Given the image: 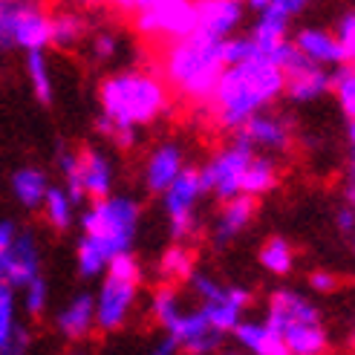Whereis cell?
<instances>
[{
	"label": "cell",
	"instance_id": "1",
	"mask_svg": "<svg viewBox=\"0 0 355 355\" xmlns=\"http://www.w3.org/2000/svg\"><path fill=\"white\" fill-rule=\"evenodd\" d=\"M283 81H286L283 67L269 58H248L232 64L220 73L214 93L208 96L202 110L211 116L217 130L234 133L245 119L269 110L283 96Z\"/></svg>",
	"mask_w": 355,
	"mask_h": 355
},
{
	"label": "cell",
	"instance_id": "2",
	"mask_svg": "<svg viewBox=\"0 0 355 355\" xmlns=\"http://www.w3.org/2000/svg\"><path fill=\"white\" fill-rule=\"evenodd\" d=\"M141 225V205L133 197L107 193L81 214V240L76 243V269L78 277L96 280L104 275L107 263L121 254L133 252Z\"/></svg>",
	"mask_w": 355,
	"mask_h": 355
},
{
	"label": "cell",
	"instance_id": "3",
	"mask_svg": "<svg viewBox=\"0 0 355 355\" xmlns=\"http://www.w3.org/2000/svg\"><path fill=\"white\" fill-rule=\"evenodd\" d=\"M98 107L110 121L139 130L171 110V87L156 73L124 69L98 84Z\"/></svg>",
	"mask_w": 355,
	"mask_h": 355
},
{
	"label": "cell",
	"instance_id": "4",
	"mask_svg": "<svg viewBox=\"0 0 355 355\" xmlns=\"http://www.w3.org/2000/svg\"><path fill=\"white\" fill-rule=\"evenodd\" d=\"M225 69L223 61V41L205 38L200 32H191L185 38L168 41L162 55V78L171 90L191 101L202 104L214 93V84Z\"/></svg>",
	"mask_w": 355,
	"mask_h": 355
},
{
	"label": "cell",
	"instance_id": "5",
	"mask_svg": "<svg viewBox=\"0 0 355 355\" xmlns=\"http://www.w3.org/2000/svg\"><path fill=\"white\" fill-rule=\"evenodd\" d=\"M141 286V263L133 252L116 254L101 275V286L96 297V329L101 332H119L130 321V312L136 306Z\"/></svg>",
	"mask_w": 355,
	"mask_h": 355
},
{
	"label": "cell",
	"instance_id": "6",
	"mask_svg": "<svg viewBox=\"0 0 355 355\" xmlns=\"http://www.w3.org/2000/svg\"><path fill=\"white\" fill-rule=\"evenodd\" d=\"M49 12L38 0H0V52L46 49Z\"/></svg>",
	"mask_w": 355,
	"mask_h": 355
},
{
	"label": "cell",
	"instance_id": "7",
	"mask_svg": "<svg viewBox=\"0 0 355 355\" xmlns=\"http://www.w3.org/2000/svg\"><path fill=\"white\" fill-rule=\"evenodd\" d=\"M159 197H162L165 214H168V234H171V240L188 243V240L197 237V228H200L197 205L205 197L202 182H200V168L185 165L180 173H176V180L162 193H159Z\"/></svg>",
	"mask_w": 355,
	"mask_h": 355
},
{
	"label": "cell",
	"instance_id": "8",
	"mask_svg": "<svg viewBox=\"0 0 355 355\" xmlns=\"http://www.w3.org/2000/svg\"><path fill=\"white\" fill-rule=\"evenodd\" d=\"M252 156H254V148L234 136V141H228V145H223L217 153H211V159L200 168L202 191L211 193L217 202L237 197L245 165H248Z\"/></svg>",
	"mask_w": 355,
	"mask_h": 355
},
{
	"label": "cell",
	"instance_id": "9",
	"mask_svg": "<svg viewBox=\"0 0 355 355\" xmlns=\"http://www.w3.org/2000/svg\"><path fill=\"white\" fill-rule=\"evenodd\" d=\"M133 26L141 38L168 44L193 32L197 9H193V0H153L148 9L133 15Z\"/></svg>",
	"mask_w": 355,
	"mask_h": 355
},
{
	"label": "cell",
	"instance_id": "10",
	"mask_svg": "<svg viewBox=\"0 0 355 355\" xmlns=\"http://www.w3.org/2000/svg\"><path fill=\"white\" fill-rule=\"evenodd\" d=\"M162 329H165L168 338H173L180 352H191V355H214L225 344V332L211 327V321L200 306L197 309H180Z\"/></svg>",
	"mask_w": 355,
	"mask_h": 355
},
{
	"label": "cell",
	"instance_id": "11",
	"mask_svg": "<svg viewBox=\"0 0 355 355\" xmlns=\"http://www.w3.org/2000/svg\"><path fill=\"white\" fill-rule=\"evenodd\" d=\"M38 275H44V254L38 234L32 228H17L9 248L0 252V283H6V286L17 292L24 283H29Z\"/></svg>",
	"mask_w": 355,
	"mask_h": 355
},
{
	"label": "cell",
	"instance_id": "12",
	"mask_svg": "<svg viewBox=\"0 0 355 355\" xmlns=\"http://www.w3.org/2000/svg\"><path fill=\"white\" fill-rule=\"evenodd\" d=\"M283 76H286V81H283V96L295 104H312V101L332 93L329 67L312 64L300 55V52H295V58L286 64Z\"/></svg>",
	"mask_w": 355,
	"mask_h": 355
},
{
	"label": "cell",
	"instance_id": "13",
	"mask_svg": "<svg viewBox=\"0 0 355 355\" xmlns=\"http://www.w3.org/2000/svg\"><path fill=\"white\" fill-rule=\"evenodd\" d=\"M234 136L240 141H245V145H252L254 150L272 153V156L286 153L292 148V141H295L289 119H283L277 113H269V110H260L252 119H245L234 130Z\"/></svg>",
	"mask_w": 355,
	"mask_h": 355
},
{
	"label": "cell",
	"instance_id": "14",
	"mask_svg": "<svg viewBox=\"0 0 355 355\" xmlns=\"http://www.w3.org/2000/svg\"><path fill=\"white\" fill-rule=\"evenodd\" d=\"M193 9H197L193 32L217 41H225L228 35L240 32V24L245 21L243 0H193Z\"/></svg>",
	"mask_w": 355,
	"mask_h": 355
},
{
	"label": "cell",
	"instance_id": "15",
	"mask_svg": "<svg viewBox=\"0 0 355 355\" xmlns=\"http://www.w3.org/2000/svg\"><path fill=\"white\" fill-rule=\"evenodd\" d=\"M266 321L283 332L292 324H321V309L297 289H275L269 295Z\"/></svg>",
	"mask_w": 355,
	"mask_h": 355
},
{
	"label": "cell",
	"instance_id": "16",
	"mask_svg": "<svg viewBox=\"0 0 355 355\" xmlns=\"http://www.w3.org/2000/svg\"><path fill=\"white\" fill-rule=\"evenodd\" d=\"M185 165L188 162H185V150L180 141H162V145H156L145 162V173H141L145 188L150 193H162Z\"/></svg>",
	"mask_w": 355,
	"mask_h": 355
},
{
	"label": "cell",
	"instance_id": "17",
	"mask_svg": "<svg viewBox=\"0 0 355 355\" xmlns=\"http://www.w3.org/2000/svg\"><path fill=\"white\" fill-rule=\"evenodd\" d=\"M220 217H217V225H214V245L217 248H225L232 245L248 225L254 223L257 217V200L248 197V193H237V197L220 202Z\"/></svg>",
	"mask_w": 355,
	"mask_h": 355
},
{
	"label": "cell",
	"instance_id": "18",
	"mask_svg": "<svg viewBox=\"0 0 355 355\" xmlns=\"http://www.w3.org/2000/svg\"><path fill=\"white\" fill-rule=\"evenodd\" d=\"M292 46L312 64H321V67H341L347 64V52L341 46V41L335 38L332 32L327 29H318V26H304L295 32Z\"/></svg>",
	"mask_w": 355,
	"mask_h": 355
},
{
	"label": "cell",
	"instance_id": "19",
	"mask_svg": "<svg viewBox=\"0 0 355 355\" xmlns=\"http://www.w3.org/2000/svg\"><path fill=\"white\" fill-rule=\"evenodd\" d=\"M78 176L87 200H101L113 193V182H116V168L110 162V156L98 150V148H84L78 150Z\"/></svg>",
	"mask_w": 355,
	"mask_h": 355
},
{
	"label": "cell",
	"instance_id": "20",
	"mask_svg": "<svg viewBox=\"0 0 355 355\" xmlns=\"http://www.w3.org/2000/svg\"><path fill=\"white\" fill-rule=\"evenodd\" d=\"M55 329L64 341H87L96 329V297L90 292H78L69 304L55 315Z\"/></svg>",
	"mask_w": 355,
	"mask_h": 355
},
{
	"label": "cell",
	"instance_id": "21",
	"mask_svg": "<svg viewBox=\"0 0 355 355\" xmlns=\"http://www.w3.org/2000/svg\"><path fill=\"white\" fill-rule=\"evenodd\" d=\"M232 338L252 355H286L283 332L275 329L269 321L260 318H240V324L232 329Z\"/></svg>",
	"mask_w": 355,
	"mask_h": 355
},
{
	"label": "cell",
	"instance_id": "22",
	"mask_svg": "<svg viewBox=\"0 0 355 355\" xmlns=\"http://www.w3.org/2000/svg\"><path fill=\"white\" fill-rule=\"evenodd\" d=\"M252 300H254L252 289H245V286H225L223 297L211 300V304H200V309L205 312L211 327L225 332V335H232V329L240 324V318L245 315V309L252 306Z\"/></svg>",
	"mask_w": 355,
	"mask_h": 355
},
{
	"label": "cell",
	"instance_id": "23",
	"mask_svg": "<svg viewBox=\"0 0 355 355\" xmlns=\"http://www.w3.org/2000/svg\"><path fill=\"white\" fill-rule=\"evenodd\" d=\"M49 173L38 165H24L17 168L12 176H9V191L15 202L26 208V211H41V202L46 197V188H49Z\"/></svg>",
	"mask_w": 355,
	"mask_h": 355
},
{
	"label": "cell",
	"instance_id": "24",
	"mask_svg": "<svg viewBox=\"0 0 355 355\" xmlns=\"http://www.w3.org/2000/svg\"><path fill=\"white\" fill-rule=\"evenodd\" d=\"M280 185V165L272 153H260L254 150V156L248 159L245 173H243V182H240V193H248V197H266Z\"/></svg>",
	"mask_w": 355,
	"mask_h": 355
},
{
	"label": "cell",
	"instance_id": "25",
	"mask_svg": "<svg viewBox=\"0 0 355 355\" xmlns=\"http://www.w3.org/2000/svg\"><path fill=\"white\" fill-rule=\"evenodd\" d=\"M286 355H324L329 349V335L321 324H292L283 329Z\"/></svg>",
	"mask_w": 355,
	"mask_h": 355
},
{
	"label": "cell",
	"instance_id": "26",
	"mask_svg": "<svg viewBox=\"0 0 355 355\" xmlns=\"http://www.w3.org/2000/svg\"><path fill=\"white\" fill-rule=\"evenodd\" d=\"M193 269H197V254L191 252V245L171 240V245L159 257V277L165 283H185Z\"/></svg>",
	"mask_w": 355,
	"mask_h": 355
},
{
	"label": "cell",
	"instance_id": "27",
	"mask_svg": "<svg viewBox=\"0 0 355 355\" xmlns=\"http://www.w3.org/2000/svg\"><path fill=\"white\" fill-rule=\"evenodd\" d=\"M26 55V78L35 98H38L44 107H49L55 101V81H52V69H49V58H46V49H29L24 52Z\"/></svg>",
	"mask_w": 355,
	"mask_h": 355
},
{
	"label": "cell",
	"instance_id": "28",
	"mask_svg": "<svg viewBox=\"0 0 355 355\" xmlns=\"http://www.w3.org/2000/svg\"><path fill=\"white\" fill-rule=\"evenodd\" d=\"M87 38V17L78 12H58L49 15V46L73 49Z\"/></svg>",
	"mask_w": 355,
	"mask_h": 355
},
{
	"label": "cell",
	"instance_id": "29",
	"mask_svg": "<svg viewBox=\"0 0 355 355\" xmlns=\"http://www.w3.org/2000/svg\"><path fill=\"white\" fill-rule=\"evenodd\" d=\"M76 202L69 200V193L64 191V185H49L46 188V197L41 202V211H44V220L49 223V228L55 232H69L76 223Z\"/></svg>",
	"mask_w": 355,
	"mask_h": 355
},
{
	"label": "cell",
	"instance_id": "30",
	"mask_svg": "<svg viewBox=\"0 0 355 355\" xmlns=\"http://www.w3.org/2000/svg\"><path fill=\"white\" fill-rule=\"evenodd\" d=\"M257 260H260V266H263V269L269 272V275L286 277V275H292V269H295V245H292L286 237L275 234V237H269V240L260 245Z\"/></svg>",
	"mask_w": 355,
	"mask_h": 355
},
{
	"label": "cell",
	"instance_id": "31",
	"mask_svg": "<svg viewBox=\"0 0 355 355\" xmlns=\"http://www.w3.org/2000/svg\"><path fill=\"white\" fill-rule=\"evenodd\" d=\"M17 324V292L6 283H0V355L9 352V341Z\"/></svg>",
	"mask_w": 355,
	"mask_h": 355
},
{
	"label": "cell",
	"instance_id": "32",
	"mask_svg": "<svg viewBox=\"0 0 355 355\" xmlns=\"http://www.w3.org/2000/svg\"><path fill=\"white\" fill-rule=\"evenodd\" d=\"M58 168H61V180H64V191L69 193V200L76 205L87 202V193L81 185V176H78V150H58Z\"/></svg>",
	"mask_w": 355,
	"mask_h": 355
},
{
	"label": "cell",
	"instance_id": "33",
	"mask_svg": "<svg viewBox=\"0 0 355 355\" xmlns=\"http://www.w3.org/2000/svg\"><path fill=\"white\" fill-rule=\"evenodd\" d=\"M17 292H21V306L29 318H44V312L49 309V283L44 275L32 277Z\"/></svg>",
	"mask_w": 355,
	"mask_h": 355
},
{
	"label": "cell",
	"instance_id": "34",
	"mask_svg": "<svg viewBox=\"0 0 355 355\" xmlns=\"http://www.w3.org/2000/svg\"><path fill=\"white\" fill-rule=\"evenodd\" d=\"M182 309V300H180V292H176V283H165L159 286L150 297V315L159 327H165L171 318Z\"/></svg>",
	"mask_w": 355,
	"mask_h": 355
},
{
	"label": "cell",
	"instance_id": "35",
	"mask_svg": "<svg viewBox=\"0 0 355 355\" xmlns=\"http://www.w3.org/2000/svg\"><path fill=\"white\" fill-rule=\"evenodd\" d=\"M332 93L338 98V107L347 119H355V67L341 64L338 73L332 76Z\"/></svg>",
	"mask_w": 355,
	"mask_h": 355
},
{
	"label": "cell",
	"instance_id": "36",
	"mask_svg": "<svg viewBox=\"0 0 355 355\" xmlns=\"http://www.w3.org/2000/svg\"><path fill=\"white\" fill-rule=\"evenodd\" d=\"M248 58H257V52H254V44L248 35H228V38L223 41V61L225 67H232V64H240V61H248Z\"/></svg>",
	"mask_w": 355,
	"mask_h": 355
},
{
	"label": "cell",
	"instance_id": "37",
	"mask_svg": "<svg viewBox=\"0 0 355 355\" xmlns=\"http://www.w3.org/2000/svg\"><path fill=\"white\" fill-rule=\"evenodd\" d=\"M96 130H98L104 139H107V141H113L116 148H121V150H130V148L136 145V133H139V130H133V128H121V124L110 121L104 113L96 119Z\"/></svg>",
	"mask_w": 355,
	"mask_h": 355
},
{
	"label": "cell",
	"instance_id": "38",
	"mask_svg": "<svg viewBox=\"0 0 355 355\" xmlns=\"http://www.w3.org/2000/svg\"><path fill=\"white\" fill-rule=\"evenodd\" d=\"M90 55L96 64H110L119 55V38L113 32H96L90 38Z\"/></svg>",
	"mask_w": 355,
	"mask_h": 355
},
{
	"label": "cell",
	"instance_id": "39",
	"mask_svg": "<svg viewBox=\"0 0 355 355\" xmlns=\"http://www.w3.org/2000/svg\"><path fill=\"white\" fill-rule=\"evenodd\" d=\"M335 38L341 41L344 52H347V61L355 55V12H347L341 21H338V29H335Z\"/></svg>",
	"mask_w": 355,
	"mask_h": 355
},
{
	"label": "cell",
	"instance_id": "40",
	"mask_svg": "<svg viewBox=\"0 0 355 355\" xmlns=\"http://www.w3.org/2000/svg\"><path fill=\"white\" fill-rule=\"evenodd\" d=\"M309 289H312L315 295H332V292L341 289V280H338V275L318 269V272L309 275Z\"/></svg>",
	"mask_w": 355,
	"mask_h": 355
},
{
	"label": "cell",
	"instance_id": "41",
	"mask_svg": "<svg viewBox=\"0 0 355 355\" xmlns=\"http://www.w3.org/2000/svg\"><path fill=\"white\" fill-rule=\"evenodd\" d=\"M29 347H32V332L21 324V327L15 329V335H12L9 352H6V355H24V352H29Z\"/></svg>",
	"mask_w": 355,
	"mask_h": 355
},
{
	"label": "cell",
	"instance_id": "42",
	"mask_svg": "<svg viewBox=\"0 0 355 355\" xmlns=\"http://www.w3.org/2000/svg\"><path fill=\"white\" fill-rule=\"evenodd\" d=\"M335 225H338L341 234H349L352 228H355V211H352L349 202H347L344 208H338V214H335Z\"/></svg>",
	"mask_w": 355,
	"mask_h": 355
},
{
	"label": "cell",
	"instance_id": "43",
	"mask_svg": "<svg viewBox=\"0 0 355 355\" xmlns=\"http://www.w3.org/2000/svg\"><path fill=\"white\" fill-rule=\"evenodd\" d=\"M17 225L15 220H9V217H3L0 220V252H3V248H9V243L15 240V234H17Z\"/></svg>",
	"mask_w": 355,
	"mask_h": 355
},
{
	"label": "cell",
	"instance_id": "44",
	"mask_svg": "<svg viewBox=\"0 0 355 355\" xmlns=\"http://www.w3.org/2000/svg\"><path fill=\"white\" fill-rule=\"evenodd\" d=\"M110 3H113L119 12H124V15H136V12H141V9H148L153 0H110Z\"/></svg>",
	"mask_w": 355,
	"mask_h": 355
},
{
	"label": "cell",
	"instance_id": "45",
	"mask_svg": "<svg viewBox=\"0 0 355 355\" xmlns=\"http://www.w3.org/2000/svg\"><path fill=\"white\" fill-rule=\"evenodd\" d=\"M275 3H277L280 9H286V12L295 17V15H300V12H304V9L312 3V0H275Z\"/></svg>",
	"mask_w": 355,
	"mask_h": 355
},
{
	"label": "cell",
	"instance_id": "46",
	"mask_svg": "<svg viewBox=\"0 0 355 355\" xmlns=\"http://www.w3.org/2000/svg\"><path fill=\"white\" fill-rule=\"evenodd\" d=\"M153 352H156V355H173V352H180V347L173 344V338H168V335H165V338L153 347Z\"/></svg>",
	"mask_w": 355,
	"mask_h": 355
},
{
	"label": "cell",
	"instance_id": "47",
	"mask_svg": "<svg viewBox=\"0 0 355 355\" xmlns=\"http://www.w3.org/2000/svg\"><path fill=\"white\" fill-rule=\"evenodd\" d=\"M347 139H349V150L355 156V119H349V130H347Z\"/></svg>",
	"mask_w": 355,
	"mask_h": 355
},
{
	"label": "cell",
	"instance_id": "48",
	"mask_svg": "<svg viewBox=\"0 0 355 355\" xmlns=\"http://www.w3.org/2000/svg\"><path fill=\"white\" fill-rule=\"evenodd\" d=\"M243 3H245V9H254V12H257V9H263L266 3H272V0H243Z\"/></svg>",
	"mask_w": 355,
	"mask_h": 355
},
{
	"label": "cell",
	"instance_id": "49",
	"mask_svg": "<svg viewBox=\"0 0 355 355\" xmlns=\"http://www.w3.org/2000/svg\"><path fill=\"white\" fill-rule=\"evenodd\" d=\"M349 188H347V202L352 205V211H355V182H347Z\"/></svg>",
	"mask_w": 355,
	"mask_h": 355
},
{
	"label": "cell",
	"instance_id": "50",
	"mask_svg": "<svg viewBox=\"0 0 355 355\" xmlns=\"http://www.w3.org/2000/svg\"><path fill=\"white\" fill-rule=\"evenodd\" d=\"M67 3H81V6H87V3H98V0H67Z\"/></svg>",
	"mask_w": 355,
	"mask_h": 355
},
{
	"label": "cell",
	"instance_id": "51",
	"mask_svg": "<svg viewBox=\"0 0 355 355\" xmlns=\"http://www.w3.org/2000/svg\"><path fill=\"white\" fill-rule=\"evenodd\" d=\"M349 234H352V254H355V228H352V232H349Z\"/></svg>",
	"mask_w": 355,
	"mask_h": 355
},
{
	"label": "cell",
	"instance_id": "52",
	"mask_svg": "<svg viewBox=\"0 0 355 355\" xmlns=\"http://www.w3.org/2000/svg\"><path fill=\"white\" fill-rule=\"evenodd\" d=\"M347 64H352V67H355V55H352V58H349V61H347Z\"/></svg>",
	"mask_w": 355,
	"mask_h": 355
}]
</instances>
